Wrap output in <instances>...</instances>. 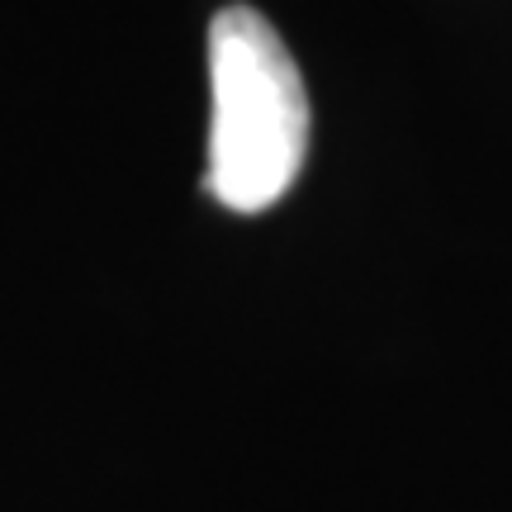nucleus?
<instances>
[{"label":"nucleus","mask_w":512,"mask_h":512,"mask_svg":"<svg viewBox=\"0 0 512 512\" xmlns=\"http://www.w3.org/2000/svg\"><path fill=\"white\" fill-rule=\"evenodd\" d=\"M209 91L204 190L233 214H261L304 166L309 91L285 38L252 5H228L209 24Z\"/></svg>","instance_id":"obj_1"}]
</instances>
